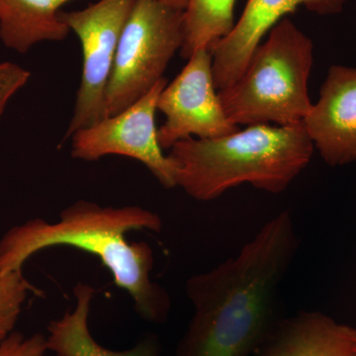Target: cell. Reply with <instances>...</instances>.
<instances>
[{"label":"cell","mask_w":356,"mask_h":356,"mask_svg":"<svg viewBox=\"0 0 356 356\" xmlns=\"http://www.w3.org/2000/svg\"><path fill=\"white\" fill-rule=\"evenodd\" d=\"M158 1L163 2V3L168 4V6L175 7V8L185 10V9H186L187 4H188L189 0H158Z\"/></svg>","instance_id":"18"},{"label":"cell","mask_w":356,"mask_h":356,"mask_svg":"<svg viewBox=\"0 0 356 356\" xmlns=\"http://www.w3.org/2000/svg\"><path fill=\"white\" fill-rule=\"evenodd\" d=\"M161 229V218L140 206L113 207L79 200L63 210L58 221L36 218L9 229L0 238V274L22 271L30 257L47 248H77L102 261L116 286L130 295L143 320L161 324L168 318L170 300L152 280L153 250L149 243L127 240L133 231L159 233Z\"/></svg>","instance_id":"2"},{"label":"cell","mask_w":356,"mask_h":356,"mask_svg":"<svg viewBox=\"0 0 356 356\" xmlns=\"http://www.w3.org/2000/svg\"><path fill=\"white\" fill-rule=\"evenodd\" d=\"M35 288L22 271L0 274V343L14 332L26 299Z\"/></svg>","instance_id":"15"},{"label":"cell","mask_w":356,"mask_h":356,"mask_svg":"<svg viewBox=\"0 0 356 356\" xmlns=\"http://www.w3.org/2000/svg\"><path fill=\"white\" fill-rule=\"evenodd\" d=\"M47 351L46 337L42 334L25 337L13 332L0 343V356H44Z\"/></svg>","instance_id":"17"},{"label":"cell","mask_w":356,"mask_h":356,"mask_svg":"<svg viewBox=\"0 0 356 356\" xmlns=\"http://www.w3.org/2000/svg\"><path fill=\"white\" fill-rule=\"evenodd\" d=\"M314 147L304 122L259 124L222 137L179 140L168 156L177 187L207 202L245 184L269 193L286 191L310 163Z\"/></svg>","instance_id":"3"},{"label":"cell","mask_w":356,"mask_h":356,"mask_svg":"<svg viewBox=\"0 0 356 356\" xmlns=\"http://www.w3.org/2000/svg\"><path fill=\"white\" fill-rule=\"evenodd\" d=\"M70 1L0 0V40L19 54L44 42L64 41L70 31L60 19V8Z\"/></svg>","instance_id":"13"},{"label":"cell","mask_w":356,"mask_h":356,"mask_svg":"<svg viewBox=\"0 0 356 356\" xmlns=\"http://www.w3.org/2000/svg\"><path fill=\"white\" fill-rule=\"evenodd\" d=\"M236 0H189L184 10V41L181 57L188 60L202 49L209 50L235 26Z\"/></svg>","instance_id":"14"},{"label":"cell","mask_w":356,"mask_h":356,"mask_svg":"<svg viewBox=\"0 0 356 356\" xmlns=\"http://www.w3.org/2000/svg\"><path fill=\"white\" fill-rule=\"evenodd\" d=\"M95 294L91 285L77 283L74 289V309L48 325V351L56 356H161V341L156 334L145 337L127 350L115 351L100 346L89 329L91 304Z\"/></svg>","instance_id":"12"},{"label":"cell","mask_w":356,"mask_h":356,"mask_svg":"<svg viewBox=\"0 0 356 356\" xmlns=\"http://www.w3.org/2000/svg\"><path fill=\"white\" fill-rule=\"evenodd\" d=\"M313 50L312 40L294 22L280 20L241 76L218 92L229 121L238 127L303 122L313 106L308 91Z\"/></svg>","instance_id":"4"},{"label":"cell","mask_w":356,"mask_h":356,"mask_svg":"<svg viewBox=\"0 0 356 356\" xmlns=\"http://www.w3.org/2000/svg\"><path fill=\"white\" fill-rule=\"evenodd\" d=\"M166 84L163 77L120 113L74 133L70 138L72 158L95 161L114 154L127 156L146 166L165 188L177 187L175 168L159 145L156 126V103Z\"/></svg>","instance_id":"7"},{"label":"cell","mask_w":356,"mask_h":356,"mask_svg":"<svg viewBox=\"0 0 356 356\" xmlns=\"http://www.w3.org/2000/svg\"><path fill=\"white\" fill-rule=\"evenodd\" d=\"M346 0H248L232 31L210 49L212 74L217 90L235 83L267 33L299 7L318 15L343 10Z\"/></svg>","instance_id":"9"},{"label":"cell","mask_w":356,"mask_h":356,"mask_svg":"<svg viewBox=\"0 0 356 356\" xmlns=\"http://www.w3.org/2000/svg\"><path fill=\"white\" fill-rule=\"evenodd\" d=\"M254 356H356V329L321 312L281 318Z\"/></svg>","instance_id":"11"},{"label":"cell","mask_w":356,"mask_h":356,"mask_svg":"<svg viewBox=\"0 0 356 356\" xmlns=\"http://www.w3.org/2000/svg\"><path fill=\"white\" fill-rule=\"evenodd\" d=\"M31 72L10 62L0 63V118L14 96L24 88Z\"/></svg>","instance_id":"16"},{"label":"cell","mask_w":356,"mask_h":356,"mask_svg":"<svg viewBox=\"0 0 356 356\" xmlns=\"http://www.w3.org/2000/svg\"><path fill=\"white\" fill-rule=\"evenodd\" d=\"M184 41V10L137 0L124 27L105 95V118L120 113L163 79Z\"/></svg>","instance_id":"5"},{"label":"cell","mask_w":356,"mask_h":356,"mask_svg":"<svg viewBox=\"0 0 356 356\" xmlns=\"http://www.w3.org/2000/svg\"><path fill=\"white\" fill-rule=\"evenodd\" d=\"M307 132L322 159L331 166L356 159V69L330 67L320 99L304 119Z\"/></svg>","instance_id":"10"},{"label":"cell","mask_w":356,"mask_h":356,"mask_svg":"<svg viewBox=\"0 0 356 356\" xmlns=\"http://www.w3.org/2000/svg\"><path fill=\"white\" fill-rule=\"evenodd\" d=\"M137 0H98L60 17L79 38L83 50V72L74 114L65 140L81 129L105 118V95L124 27Z\"/></svg>","instance_id":"6"},{"label":"cell","mask_w":356,"mask_h":356,"mask_svg":"<svg viewBox=\"0 0 356 356\" xmlns=\"http://www.w3.org/2000/svg\"><path fill=\"white\" fill-rule=\"evenodd\" d=\"M298 247L294 220L283 211L236 257L191 276L185 291L193 315L175 356L254 355L281 318L278 293Z\"/></svg>","instance_id":"1"},{"label":"cell","mask_w":356,"mask_h":356,"mask_svg":"<svg viewBox=\"0 0 356 356\" xmlns=\"http://www.w3.org/2000/svg\"><path fill=\"white\" fill-rule=\"evenodd\" d=\"M216 90L211 51H195L159 96L156 109L165 116L158 130L161 149H170L188 138L211 139L240 130L227 118Z\"/></svg>","instance_id":"8"}]
</instances>
